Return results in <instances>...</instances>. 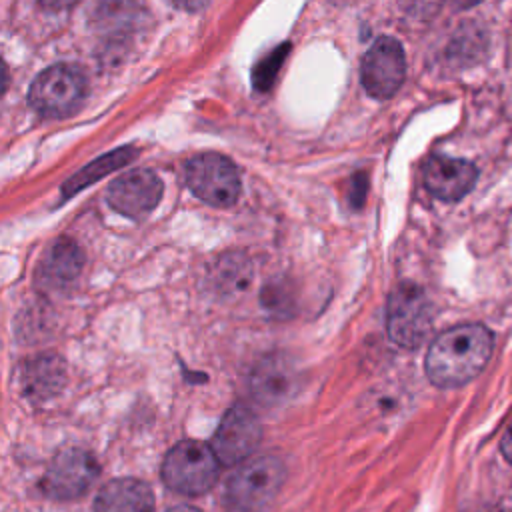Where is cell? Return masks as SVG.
Instances as JSON below:
<instances>
[{"instance_id": "1", "label": "cell", "mask_w": 512, "mask_h": 512, "mask_svg": "<svg viewBox=\"0 0 512 512\" xmlns=\"http://www.w3.org/2000/svg\"><path fill=\"white\" fill-rule=\"evenodd\" d=\"M492 346L494 338L486 326H452L432 340L426 354V374L436 386H462L484 370Z\"/></svg>"}, {"instance_id": "2", "label": "cell", "mask_w": 512, "mask_h": 512, "mask_svg": "<svg viewBox=\"0 0 512 512\" xmlns=\"http://www.w3.org/2000/svg\"><path fill=\"white\" fill-rule=\"evenodd\" d=\"M220 460L210 444L200 440H182L174 444L162 462L164 484L186 496L208 492L218 480Z\"/></svg>"}, {"instance_id": "3", "label": "cell", "mask_w": 512, "mask_h": 512, "mask_svg": "<svg viewBox=\"0 0 512 512\" xmlns=\"http://www.w3.org/2000/svg\"><path fill=\"white\" fill-rule=\"evenodd\" d=\"M88 94V80L74 64H54L42 70L28 92L30 106L46 118H66L74 114Z\"/></svg>"}, {"instance_id": "4", "label": "cell", "mask_w": 512, "mask_h": 512, "mask_svg": "<svg viewBox=\"0 0 512 512\" xmlns=\"http://www.w3.org/2000/svg\"><path fill=\"white\" fill-rule=\"evenodd\" d=\"M286 478L282 460L258 456L242 464L226 484V502L240 512H258L280 492Z\"/></svg>"}, {"instance_id": "5", "label": "cell", "mask_w": 512, "mask_h": 512, "mask_svg": "<svg viewBox=\"0 0 512 512\" xmlns=\"http://www.w3.org/2000/svg\"><path fill=\"white\" fill-rule=\"evenodd\" d=\"M386 330L394 344L418 348L432 330V304L416 284H400L386 304Z\"/></svg>"}, {"instance_id": "6", "label": "cell", "mask_w": 512, "mask_h": 512, "mask_svg": "<svg viewBox=\"0 0 512 512\" xmlns=\"http://www.w3.org/2000/svg\"><path fill=\"white\" fill-rule=\"evenodd\" d=\"M186 184L194 196L210 206H232L240 196V176L236 166L214 152H204L188 160Z\"/></svg>"}, {"instance_id": "7", "label": "cell", "mask_w": 512, "mask_h": 512, "mask_svg": "<svg viewBox=\"0 0 512 512\" xmlns=\"http://www.w3.org/2000/svg\"><path fill=\"white\" fill-rule=\"evenodd\" d=\"M100 466L96 458L82 448H66L54 456L44 478L42 490L56 500H72L82 496L98 478Z\"/></svg>"}, {"instance_id": "8", "label": "cell", "mask_w": 512, "mask_h": 512, "mask_svg": "<svg viewBox=\"0 0 512 512\" xmlns=\"http://www.w3.org/2000/svg\"><path fill=\"white\" fill-rule=\"evenodd\" d=\"M406 76V58L402 44L392 36L378 38L362 60V84L378 100L398 92Z\"/></svg>"}, {"instance_id": "9", "label": "cell", "mask_w": 512, "mask_h": 512, "mask_svg": "<svg viewBox=\"0 0 512 512\" xmlns=\"http://www.w3.org/2000/svg\"><path fill=\"white\" fill-rule=\"evenodd\" d=\"M260 438L262 426L256 414L248 406L236 404L222 416L210 446L220 464H238L256 450Z\"/></svg>"}, {"instance_id": "10", "label": "cell", "mask_w": 512, "mask_h": 512, "mask_svg": "<svg viewBox=\"0 0 512 512\" xmlns=\"http://www.w3.org/2000/svg\"><path fill=\"white\" fill-rule=\"evenodd\" d=\"M248 388L258 404L274 408L288 402L296 394L300 388V376L288 356L266 354L254 364Z\"/></svg>"}, {"instance_id": "11", "label": "cell", "mask_w": 512, "mask_h": 512, "mask_svg": "<svg viewBox=\"0 0 512 512\" xmlns=\"http://www.w3.org/2000/svg\"><path fill=\"white\" fill-rule=\"evenodd\" d=\"M108 204L128 218H142L156 208L162 196V180L146 168L118 176L106 190Z\"/></svg>"}, {"instance_id": "12", "label": "cell", "mask_w": 512, "mask_h": 512, "mask_svg": "<svg viewBox=\"0 0 512 512\" xmlns=\"http://www.w3.org/2000/svg\"><path fill=\"white\" fill-rule=\"evenodd\" d=\"M478 178L472 162L462 158L432 156L424 166V184L440 200H460L466 196Z\"/></svg>"}, {"instance_id": "13", "label": "cell", "mask_w": 512, "mask_h": 512, "mask_svg": "<svg viewBox=\"0 0 512 512\" xmlns=\"http://www.w3.org/2000/svg\"><path fill=\"white\" fill-rule=\"evenodd\" d=\"M84 254L80 246L70 238H58L44 252L36 280L42 288L64 290L70 286L82 272Z\"/></svg>"}, {"instance_id": "14", "label": "cell", "mask_w": 512, "mask_h": 512, "mask_svg": "<svg viewBox=\"0 0 512 512\" xmlns=\"http://www.w3.org/2000/svg\"><path fill=\"white\" fill-rule=\"evenodd\" d=\"M66 382L64 360L56 354H38L22 366L20 386L28 400L44 402L54 398Z\"/></svg>"}, {"instance_id": "15", "label": "cell", "mask_w": 512, "mask_h": 512, "mask_svg": "<svg viewBox=\"0 0 512 512\" xmlns=\"http://www.w3.org/2000/svg\"><path fill=\"white\" fill-rule=\"evenodd\" d=\"M154 492L136 478H116L104 484L94 500V512H152Z\"/></svg>"}, {"instance_id": "16", "label": "cell", "mask_w": 512, "mask_h": 512, "mask_svg": "<svg viewBox=\"0 0 512 512\" xmlns=\"http://www.w3.org/2000/svg\"><path fill=\"white\" fill-rule=\"evenodd\" d=\"M252 278L250 260L242 252H228L214 262L208 280L220 294L242 292Z\"/></svg>"}, {"instance_id": "17", "label": "cell", "mask_w": 512, "mask_h": 512, "mask_svg": "<svg viewBox=\"0 0 512 512\" xmlns=\"http://www.w3.org/2000/svg\"><path fill=\"white\" fill-rule=\"evenodd\" d=\"M136 156V152L132 148H122V150H116V152H110L102 158H98L96 162L88 164L82 172L74 174L62 188V194L68 198L72 196L74 192H78L80 188H86L88 184H92L94 180L106 176L108 172H112L114 168H120L124 164H128L132 158Z\"/></svg>"}, {"instance_id": "18", "label": "cell", "mask_w": 512, "mask_h": 512, "mask_svg": "<svg viewBox=\"0 0 512 512\" xmlns=\"http://www.w3.org/2000/svg\"><path fill=\"white\" fill-rule=\"evenodd\" d=\"M290 50V44H280L274 52L266 54V58H262L256 66H254V74H252V80H254V86L258 90H268L276 78V72L280 70L286 54Z\"/></svg>"}, {"instance_id": "19", "label": "cell", "mask_w": 512, "mask_h": 512, "mask_svg": "<svg viewBox=\"0 0 512 512\" xmlns=\"http://www.w3.org/2000/svg\"><path fill=\"white\" fill-rule=\"evenodd\" d=\"M262 302L264 306L272 312V314H280L286 316L290 312L292 306V298L288 294V286H278V284H270L264 294H262Z\"/></svg>"}, {"instance_id": "20", "label": "cell", "mask_w": 512, "mask_h": 512, "mask_svg": "<svg viewBox=\"0 0 512 512\" xmlns=\"http://www.w3.org/2000/svg\"><path fill=\"white\" fill-rule=\"evenodd\" d=\"M404 14L414 20H430L438 14L444 0H398Z\"/></svg>"}, {"instance_id": "21", "label": "cell", "mask_w": 512, "mask_h": 512, "mask_svg": "<svg viewBox=\"0 0 512 512\" xmlns=\"http://www.w3.org/2000/svg\"><path fill=\"white\" fill-rule=\"evenodd\" d=\"M500 448H502V454L504 458L512 464V422L508 424L504 436H502V442H500Z\"/></svg>"}, {"instance_id": "22", "label": "cell", "mask_w": 512, "mask_h": 512, "mask_svg": "<svg viewBox=\"0 0 512 512\" xmlns=\"http://www.w3.org/2000/svg\"><path fill=\"white\" fill-rule=\"evenodd\" d=\"M38 2L50 10H66L76 4V0H38Z\"/></svg>"}, {"instance_id": "23", "label": "cell", "mask_w": 512, "mask_h": 512, "mask_svg": "<svg viewBox=\"0 0 512 512\" xmlns=\"http://www.w3.org/2000/svg\"><path fill=\"white\" fill-rule=\"evenodd\" d=\"M184 10H200L208 0H174Z\"/></svg>"}, {"instance_id": "24", "label": "cell", "mask_w": 512, "mask_h": 512, "mask_svg": "<svg viewBox=\"0 0 512 512\" xmlns=\"http://www.w3.org/2000/svg\"><path fill=\"white\" fill-rule=\"evenodd\" d=\"M168 512H200L198 508H192V506H174V508H170Z\"/></svg>"}, {"instance_id": "25", "label": "cell", "mask_w": 512, "mask_h": 512, "mask_svg": "<svg viewBox=\"0 0 512 512\" xmlns=\"http://www.w3.org/2000/svg\"><path fill=\"white\" fill-rule=\"evenodd\" d=\"M462 2H470V0H462Z\"/></svg>"}]
</instances>
